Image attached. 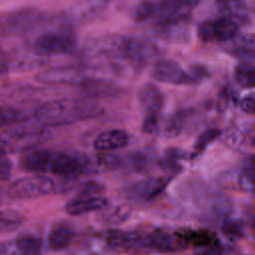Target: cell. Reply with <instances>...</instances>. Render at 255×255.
Instances as JSON below:
<instances>
[{
  "mask_svg": "<svg viewBox=\"0 0 255 255\" xmlns=\"http://www.w3.org/2000/svg\"><path fill=\"white\" fill-rule=\"evenodd\" d=\"M184 157V151L179 148H169L165 151L161 161L162 167L167 170H177L179 168V160Z\"/></svg>",
  "mask_w": 255,
  "mask_h": 255,
  "instance_id": "obj_24",
  "label": "cell"
},
{
  "mask_svg": "<svg viewBox=\"0 0 255 255\" xmlns=\"http://www.w3.org/2000/svg\"><path fill=\"white\" fill-rule=\"evenodd\" d=\"M77 46V39L68 29L47 31L36 38L33 49L36 55L48 57L72 53Z\"/></svg>",
  "mask_w": 255,
  "mask_h": 255,
  "instance_id": "obj_4",
  "label": "cell"
},
{
  "mask_svg": "<svg viewBox=\"0 0 255 255\" xmlns=\"http://www.w3.org/2000/svg\"><path fill=\"white\" fill-rule=\"evenodd\" d=\"M104 190V186L98 182H88L82 186L78 195H99Z\"/></svg>",
  "mask_w": 255,
  "mask_h": 255,
  "instance_id": "obj_31",
  "label": "cell"
},
{
  "mask_svg": "<svg viewBox=\"0 0 255 255\" xmlns=\"http://www.w3.org/2000/svg\"><path fill=\"white\" fill-rule=\"evenodd\" d=\"M128 215V209L127 206H117L114 209L108 210L105 220L109 223L122 222Z\"/></svg>",
  "mask_w": 255,
  "mask_h": 255,
  "instance_id": "obj_26",
  "label": "cell"
},
{
  "mask_svg": "<svg viewBox=\"0 0 255 255\" xmlns=\"http://www.w3.org/2000/svg\"><path fill=\"white\" fill-rule=\"evenodd\" d=\"M112 0H78L67 10V18L73 24H87L99 17Z\"/></svg>",
  "mask_w": 255,
  "mask_h": 255,
  "instance_id": "obj_7",
  "label": "cell"
},
{
  "mask_svg": "<svg viewBox=\"0 0 255 255\" xmlns=\"http://www.w3.org/2000/svg\"><path fill=\"white\" fill-rule=\"evenodd\" d=\"M25 222V217L18 211L12 209L0 210V233L16 230Z\"/></svg>",
  "mask_w": 255,
  "mask_h": 255,
  "instance_id": "obj_18",
  "label": "cell"
},
{
  "mask_svg": "<svg viewBox=\"0 0 255 255\" xmlns=\"http://www.w3.org/2000/svg\"><path fill=\"white\" fill-rule=\"evenodd\" d=\"M158 126V115H145L142 122V131L145 133H152L156 130Z\"/></svg>",
  "mask_w": 255,
  "mask_h": 255,
  "instance_id": "obj_30",
  "label": "cell"
},
{
  "mask_svg": "<svg viewBox=\"0 0 255 255\" xmlns=\"http://www.w3.org/2000/svg\"><path fill=\"white\" fill-rule=\"evenodd\" d=\"M234 79L244 88L255 87V68L249 64H239L234 70Z\"/></svg>",
  "mask_w": 255,
  "mask_h": 255,
  "instance_id": "obj_21",
  "label": "cell"
},
{
  "mask_svg": "<svg viewBox=\"0 0 255 255\" xmlns=\"http://www.w3.org/2000/svg\"><path fill=\"white\" fill-rule=\"evenodd\" d=\"M253 162H254V164H255V156L253 157Z\"/></svg>",
  "mask_w": 255,
  "mask_h": 255,
  "instance_id": "obj_35",
  "label": "cell"
},
{
  "mask_svg": "<svg viewBox=\"0 0 255 255\" xmlns=\"http://www.w3.org/2000/svg\"><path fill=\"white\" fill-rule=\"evenodd\" d=\"M108 245L120 252L146 248L144 234L136 231H116L108 237Z\"/></svg>",
  "mask_w": 255,
  "mask_h": 255,
  "instance_id": "obj_12",
  "label": "cell"
},
{
  "mask_svg": "<svg viewBox=\"0 0 255 255\" xmlns=\"http://www.w3.org/2000/svg\"><path fill=\"white\" fill-rule=\"evenodd\" d=\"M176 235L185 241H190L195 245L199 246H206L208 244H212L216 240V236L210 233L209 231L204 230H180Z\"/></svg>",
  "mask_w": 255,
  "mask_h": 255,
  "instance_id": "obj_19",
  "label": "cell"
},
{
  "mask_svg": "<svg viewBox=\"0 0 255 255\" xmlns=\"http://www.w3.org/2000/svg\"><path fill=\"white\" fill-rule=\"evenodd\" d=\"M102 112V107L93 101L64 99L41 105L35 112V118L44 126L59 127L95 119Z\"/></svg>",
  "mask_w": 255,
  "mask_h": 255,
  "instance_id": "obj_2",
  "label": "cell"
},
{
  "mask_svg": "<svg viewBox=\"0 0 255 255\" xmlns=\"http://www.w3.org/2000/svg\"><path fill=\"white\" fill-rule=\"evenodd\" d=\"M151 77L161 83L183 85L191 81V77L179 64L171 60L157 61L151 70Z\"/></svg>",
  "mask_w": 255,
  "mask_h": 255,
  "instance_id": "obj_8",
  "label": "cell"
},
{
  "mask_svg": "<svg viewBox=\"0 0 255 255\" xmlns=\"http://www.w3.org/2000/svg\"><path fill=\"white\" fill-rule=\"evenodd\" d=\"M155 15V6L151 0L139 2L133 9L132 16L137 22H142Z\"/></svg>",
  "mask_w": 255,
  "mask_h": 255,
  "instance_id": "obj_23",
  "label": "cell"
},
{
  "mask_svg": "<svg viewBox=\"0 0 255 255\" xmlns=\"http://www.w3.org/2000/svg\"><path fill=\"white\" fill-rule=\"evenodd\" d=\"M35 78L48 85H80L89 77L82 66H61L41 71Z\"/></svg>",
  "mask_w": 255,
  "mask_h": 255,
  "instance_id": "obj_6",
  "label": "cell"
},
{
  "mask_svg": "<svg viewBox=\"0 0 255 255\" xmlns=\"http://www.w3.org/2000/svg\"><path fill=\"white\" fill-rule=\"evenodd\" d=\"M128 136L123 129H109L101 132L94 140L95 149L100 151H111L127 146Z\"/></svg>",
  "mask_w": 255,
  "mask_h": 255,
  "instance_id": "obj_13",
  "label": "cell"
},
{
  "mask_svg": "<svg viewBox=\"0 0 255 255\" xmlns=\"http://www.w3.org/2000/svg\"><path fill=\"white\" fill-rule=\"evenodd\" d=\"M73 228L66 222H58L53 225L48 235V245L52 250L58 251L70 245L74 237Z\"/></svg>",
  "mask_w": 255,
  "mask_h": 255,
  "instance_id": "obj_17",
  "label": "cell"
},
{
  "mask_svg": "<svg viewBox=\"0 0 255 255\" xmlns=\"http://www.w3.org/2000/svg\"><path fill=\"white\" fill-rule=\"evenodd\" d=\"M238 30L237 24L230 18L222 17L214 22V32L216 39L229 40L233 38Z\"/></svg>",
  "mask_w": 255,
  "mask_h": 255,
  "instance_id": "obj_20",
  "label": "cell"
},
{
  "mask_svg": "<svg viewBox=\"0 0 255 255\" xmlns=\"http://www.w3.org/2000/svg\"><path fill=\"white\" fill-rule=\"evenodd\" d=\"M169 180V177H151L137 181L129 187L128 194L134 200H150L165 189Z\"/></svg>",
  "mask_w": 255,
  "mask_h": 255,
  "instance_id": "obj_10",
  "label": "cell"
},
{
  "mask_svg": "<svg viewBox=\"0 0 255 255\" xmlns=\"http://www.w3.org/2000/svg\"><path fill=\"white\" fill-rule=\"evenodd\" d=\"M146 248L159 251H175L181 247V239L161 230H154L144 234Z\"/></svg>",
  "mask_w": 255,
  "mask_h": 255,
  "instance_id": "obj_15",
  "label": "cell"
},
{
  "mask_svg": "<svg viewBox=\"0 0 255 255\" xmlns=\"http://www.w3.org/2000/svg\"><path fill=\"white\" fill-rule=\"evenodd\" d=\"M240 108L244 113L254 115L255 114V93L249 94L244 98H242L240 102Z\"/></svg>",
  "mask_w": 255,
  "mask_h": 255,
  "instance_id": "obj_32",
  "label": "cell"
},
{
  "mask_svg": "<svg viewBox=\"0 0 255 255\" xmlns=\"http://www.w3.org/2000/svg\"><path fill=\"white\" fill-rule=\"evenodd\" d=\"M197 35L199 39L204 42H208L215 39L216 37L214 32V22L204 21L200 23L197 28Z\"/></svg>",
  "mask_w": 255,
  "mask_h": 255,
  "instance_id": "obj_29",
  "label": "cell"
},
{
  "mask_svg": "<svg viewBox=\"0 0 255 255\" xmlns=\"http://www.w3.org/2000/svg\"><path fill=\"white\" fill-rule=\"evenodd\" d=\"M109 206V200L100 195H78L68 201L65 205V210L68 214L76 216L93 211H100Z\"/></svg>",
  "mask_w": 255,
  "mask_h": 255,
  "instance_id": "obj_11",
  "label": "cell"
},
{
  "mask_svg": "<svg viewBox=\"0 0 255 255\" xmlns=\"http://www.w3.org/2000/svg\"><path fill=\"white\" fill-rule=\"evenodd\" d=\"M184 119H185L184 113L177 114L172 119H170V121L167 123L166 128H165L166 134L168 136L177 135L182 128V124L184 122Z\"/></svg>",
  "mask_w": 255,
  "mask_h": 255,
  "instance_id": "obj_27",
  "label": "cell"
},
{
  "mask_svg": "<svg viewBox=\"0 0 255 255\" xmlns=\"http://www.w3.org/2000/svg\"><path fill=\"white\" fill-rule=\"evenodd\" d=\"M42 240L35 235H22L0 242V255H39Z\"/></svg>",
  "mask_w": 255,
  "mask_h": 255,
  "instance_id": "obj_9",
  "label": "cell"
},
{
  "mask_svg": "<svg viewBox=\"0 0 255 255\" xmlns=\"http://www.w3.org/2000/svg\"><path fill=\"white\" fill-rule=\"evenodd\" d=\"M220 133L221 131L218 128H208L202 131L194 143L193 155H197L200 152H202L210 143H212L220 135Z\"/></svg>",
  "mask_w": 255,
  "mask_h": 255,
  "instance_id": "obj_22",
  "label": "cell"
},
{
  "mask_svg": "<svg viewBox=\"0 0 255 255\" xmlns=\"http://www.w3.org/2000/svg\"><path fill=\"white\" fill-rule=\"evenodd\" d=\"M58 188L59 185L52 177L35 173L13 181L7 189V194L15 199H31L56 192Z\"/></svg>",
  "mask_w": 255,
  "mask_h": 255,
  "instance_id": "obj_3",
  "label": "cell"
},
{
  "mask_svg": "<svg viewBox=\"0 0 255 255\" xmlns=\"http://www.w3.org/2000/svg\"><path fill=\"white\" fill-rule=\"evenodd\" d=\"M243 41H244V43L246 44V46H249V47L255 49V35L246 36Z\"/></svg>",
  "mask_w": 255,
  "mask_h": 255,
  "instance_id": "obj_34",
  "label": "cell"
},
{
  "mask_svg": "<svg viewBox=\"0 0 255 255\" xmlns=\"http://www.w3.org/2000/svg\"><path fill=\"white\" fill-rule=\"evenodd\" d=\"M44 13L35 8L0 14V37L31 31L44 20Z\"/></svg>",
  "mask_w": 255,
  "mask_h": 255,
  "instance_id": "obj_5",
  "label": "cell"
},
{
  "mask_svg": "<svg viewBox=\"0 0 255 255\" xmlns=\"http://www.w3.org/2000/svg\"><path fill=\"white\" fill-rule=\"evenodd\" d=\"M139 103L145 115H159L163 104V97L157 87L146 84L139 92Z\"/></svg>",
  "mask_w": 255,
  "mask_h": 255,
  "instance_id": "obj_16",
  "label": "cell"
},
{
  "mask_svg": "<svg viewBox=\"0 0 255 255\" xmlns=\"http://www.w3.org/2000/svg\"><path fill=\"white\" fill-rule=\"evenodd\" d=\"M22 115L16 109L0 106V127L12 125L21 120Z\"/></svg>",
  "mask_w": 255,
  "mask_h": 255,
  "instance_id": "obj_25",
  "label": "cell"
},
{
  "mask_svg": "<svg viewBox=\"0 0 255 255\" xmlns=\"http://www.w3.org/2000/svg\"><path fill=\"white\" fill-rule=\"evenodd\" d=\"M79 87L81 92L89 98L115 97L121 93L120 87L103 79L88 78L82 82Z\"/></svg>",
  "mask_w": 255,
  "mask_h": 255,
  "instance_id": "obj_14",
  "label": "cell"
},
{
  "mask_svg": "<svg viewBox=\"0 0 255 255\" xmlns=\"http://www.w3.org/2000/svg\"><path fill=\"white\" fill-rule=\"evenodd\" d=\"M21 166L36 174H53L74 179L93 169L92 160L85 155L69 154L45 148L33 149L21 158Z\"/></svg>",
  "mask_w": 255,
  "mask_h": 255,
  "instance_id": "obj_1",
  "label": "cell"
},
{
  "mask_svg": "<svg viewBox=\"0 0 255 255\" xmlns=\"http://www.w3.org/2000/svg\"><path fill=\"white\" fill-rule=\"evenodd\" d=\"M222 230L224 231V233L227 235V236H231V237H238L240 234H241V227L238 223L236 222H228L226 223Z\"/></svg>",
  "mask_w": 255,
  "mask_h": 255,
  "instance_id": "obj_33",
  "label": "cell"
},
{
  "mask_svg": "<svg viewBox=\"0 0 255 255\" xmlns=\"http://www.w3.org/2000/svg\"><path fill=\"white\" fill-rule=\"evenodd\" d=\"M12 163L7 156L6 149L0 144V180H7L10 177Z\"/></svg>",
  "mask_w": 255,
  "mask_h": 255,
  "instance_id": "obj_28",
  "label": "cell"
}]
</instances>
